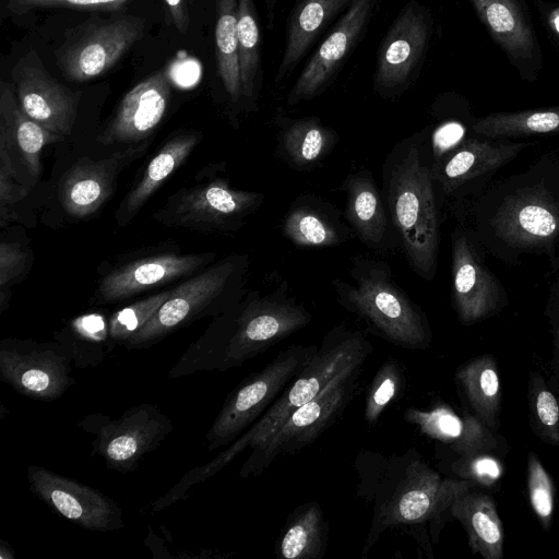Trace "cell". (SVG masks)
<instances>
[{"label":"cell","mask_w":559,"mask_h":559,"mask_svg":"<svg viewBox=\"0 0 559 559\" xmlns=\"http://www.w3.org/2000/svg\"><path fill=\"white\" fill-rule=\"evenodd\" d=\"M432 170L420 157L417 143L403 145L386 177V199L407 261L423 278L437 270L440 228Z\"/></svg>","instance_id":"5b68a950"},{"label":"cell","mask_w":559,"mask_h":559,"mask_svg":"<svg viewBox=\"0 0 559 559\" xmlns=\"http://www.w3.org/2000/svg\"><path fill=\"white\" fill-rule=\"evenodd\" d=\"M26 253L16 242L2 241L0 245V287L9 288L17 276L22 274L26 265Z\"/></svg>","instance_id":"f6af8a7d"},{"label":"cell","mask_w":559,"mask_h":559,"mask_svg":"<svg viewBox=\"0 0 559 559\" xmlns=\"http://www.w3.org/2000/svg\"><path fill=\"white\" fill-rule=\"evenodd\" d=\"M451 466L460 478L484 486H490L502 474V466L493 454L457 456Z\"/></svg>","instance_id":"ee69618b"},{"label":"cell","mask_w":559,"mask_h":559,"mask_svg":"<svg viewBox=\"0 0 559 559\" xmlns=\"http://www.w3.org/2000/svg\"><path fill=\"white\" fill-rule=\"evenodd\" d=\"M69 358L56 343L5 338L0 344L1 380L17 393L53 401L74 384Z\"/></svg>","instance_id":"4fadbf2b"},{"label":"cell","mask_w":559,"mask_h":559,"mask_svg":"<svg viewBox=\"0 0 559 559\" xmlns=\"http://www.w3.org/2000/svg\"><path fill=\"white\" fill-rule=\"evenodd\" d=\"M11 74L23 111L45 129L69 135L76 117L79 94L52 78L34 50L14 64Z\"/></svg>","instance_id":"ac0fdd59"},{"label":"cell","mask_w":559,"mask_h":559,"mask_svg":"<svg viewBox=\"0 0 559 559\" xmlns=\"http://www.w3.org/2000/svg\"><path fill=\"white\" fill-rule=\"evenodd\" d=\"M167 69L153 73L131 88L119 104L115 116L98 136L104 145L139 143L148 138L162 121L170 98Z\"/></svg>","instance_id":"7402d4cb"},{"label":"cell","mask_w":559,"mask_h":559,"mask_svg":"<svg viewBox=\"0 0 559 559\" xmlns=\"http://www.w3.org/2000/svg\"><path fill=\"white\" fill-rule=\"evenodd\" d=\"M283 234L301 248L333 247L344 241L337 223L323 211L307 204H294L284 222Z\"/></svg>","instance_id":"d590c367"},{"label":"cell","mask_w":559,"mask_h":559,"mask_svg":"<svg viewBox=\"0 0 559 559\" xmlns=\"http://www.w3.org/2000/svg\"><path fill=\"white\" fill-rule=\"evenodd\" d=\"M328 544V525L317 502L299 506L289 516L277 551L285 559H320Z\"/></svg>","instance_id":"4dcf8cb0"},{"label":"cell","mask_w":559,"mask_h":559,"mask_svg":"<svg viewBox=\"0 0 559 559\" xmlns=\"http://www.w3.org/2000/svg\"><path fill=\"white\" fill-rule=\"evenodd\" d=\"M532 144L510 139H466L436 166L433 178L447 194L455 193L489 179Z\"/></svg>","instance_id":"603a6c76"},{"label":"cell","mask_w":559,"mask_h":559,"mask_svg":"<svg viewBox=\"0 0 559 559\" xmlns=\"http://www.w3.org/2000/svg\"><path fill=\"white\" fill-rule=\"evenodd\" d=\"M234 272L235 263L225 259L171 289L154 317L124 344L126 348L151 347L197 319L228 310L221 298Z\"/></svg>","instance_id":"8fae6325"},{"label":"cell","mask_w":559,"mask_h":559,"mask_svg":"<svg viewBox=\"0 0 559 559\" xmlns=\"http://www.w3.org/2000/svg\"><path fill=\"white\" fill-rule=\"evenodd\" d=\"M472 131L488 139H514L559 133V105L492 112L476 118Z\"/></svg>","instance_id":"1f68e13d"},{"label":"cell","mask_w":559,"mask_h":559,"mask_svg":"<svg viewBox=\"0 0 559 559\" xmlns=\"http://www.w3.org/2000/svg\"><path fill=\"white\" fill-rule=\"evenodd\" d=\"M63 136L31 119L21 108L12 84H0V143L12 158H17L24 170L36 181L40 174V153L47 144Z\"/></svg>","instance_id":"d4e9b609"},{"label":"cell","mask_w":559,"mask_h":559,"mask_svg":"<svg viewBox=\"0 0 559 559\" xmlns=\"http://www.w3.org/2000/svg\"><path fill=\"white\" fill-rule=\"evenodd\" d=\"M527 401L533 432L545 443L559 448V392L538 369L530 370Z\"/></svg>","instance_id":"8d00e7d4"},{"label":"cell","mask_w":559,"mask_h":559,"mask_svg":"<svg viewBox=\"0 0 559 559\" xmlns=\"http://www.w3.org/2000/svg\"><path fill=\"white\" fill-rule=\"evenodd\" d=\"M544 314L548 320L552 336L551 376L559 383V275L550 286Z\"/></svg>","instance_id":"bcb514c9"},{"label":"cell","mask_w":559,"mask_h":559,"mask_svg":"<svg viewBox=\"0 0 559 559\" xmlns=\"http://www.w3.org/2000/svg\"><path fill=\"white\" fill-rule=\"evenodd\" d=\"M57 343L75 368L96 367L112 349L108 321L99 313L75 318Z\"/></svg>","instance_id":"d6a6232c"},{"label":"cell","mask_w":559,"mask_h":559,"mask_svg":"<svg viewBox=\"0 0 559 559\" xmlns=\"http://www.w3.org/2000/svg\"><path fill=\"white\" fill-rule=\"evenodd\" d=\"M404 419L418 430L449 447L457 456L493 454L506 450V442L471 412L457 413L445 403L429 408L409 407Z\"/></svg>","instance_id":"44dd1931"},{"label":"cell","mask_w":559,"mask_h":559,"mask_svg":"<svg viewBox=\"0 0 559 559\" xmlns=\"http://www.w3.org/2000/svg\"><path fill=\"white\" fill-rule=\"evenodd\" d=\"M527 495L531 508L545 531L552 524L555 487L549 473L535 452L527 454Z\"/></svg>","instance_id":"ab89813d"},{"label":"cell","mask_w":559,"mask_h":559,"mask_svg":"<svg viewBox=\"0 0 559 559\" xmlns=\"http://www.w3.org/2000/svg\"><path fill=\"white\" fill-rule=\"evenodd\" d=\"M215 56L217 73L235 104L242 99L237 41V0H215Z\"/></svg>","instance_id":"e575fe53"},{"label":"cell","mask_w":559,"mask_h":559,"mask_svg":"<svg viewBox=\"0 0 559 559\" xmlns=\"http://www.w3.org/2000/svg\"><path fill=\"white\" fill-rule=\"evenodd\" d=\"M173 23L180 34H186L189 27V12L186 0H165Z\"/></svg>","instance_id":"c3c4849f"},{"label":"cell","mask_w":559,"mask_h":559,"mask_svg":"<svg viewBox=\"0 0 559 559\" xmlns=\"http://www.w3.org/2000/svg\"><path fill=\"white\" fill-rule=\"evenodd\" d=\"M16 169L8 148L0 143V227H4L13 218L10 207L24 199L28 188L14 183Z\"/></svg>","instance_id":"7bdbcfd3"},{"label":"cell","mask_w":559,"mask_h":559,"mask_svg":"<svg viewBox=\"0 0 559 559\" xmlns=\"http://www.w3.org/2000/svg\"><path fill=\"white\" fill-rule=\"evenodd\" d=\"M144 28V21L134 15L88 24L57 50V64L69 81L96 79L142 38Z\"/></svg>","instance_id":"7c38bea8"},{"label":"cell","mask_w":559,"mask_h":559,"mask_svg":"<svg viewBox=\"0 0 559 559\" xmlns=\"http://www.w3.org/2000/svg\"><path fill=\"white\" fill-rule=\"evenodd\" d=\"M350 277L354 283L333 282L344 308L395 345L408 349H425L430 345L431 330L425 313L393 282L386 263L356 258Z\"/></svg>","instance_id":"8992f818"},{"label":"cell","mask_w":559,"mask_h":559,"mask_svg":"<svg viewBox=\"0 0 559 559\" xmlns=\"http://www.w3.org/2000/svg\"><path fill=\"white\" fill-rule=\"evenodd\" d=\"M466 230L496 259L515 264L559 245V153L488 186L471 203Z\"/></svg>","instance_id":"6da1fadb"},{"label":"cell","mask_w":559,"mask_h":559,"mask_svg":"<svg viewBox=\"0 0 559 559\" xmlns=\"http://www.w3.org/2000/svg\"><path fill=\"white\" fill-rule=\"evenodd\" d=\"M148 140L128 145L107 158L83 157L61 178L59 200L68 214L86 217L95 213L112 194L118 175L144 154Z\"/></svg>","instance_id":"ffe728a7"},{"label":"cell","mask_w":559,"mask_h":559,"mask_svg":"<svg viewBox=\"0 0 559 559\" xmlns=\"http://www.w3.org/2000/svg\"><path fill=\"white\" fill-rule=\"evenodd\" d=\"M200 139L199 132L183 131L160 147L150 160L140 181L121 202L116 215L120 226L129 223L153 193L183 164Z\"/></svg>","instance_id":"4316f807"},{"label":"cell","mask_w":559,"mask_h":559,"mask_svg":"<svg viewBox=\"0 0 559 559\" xmlns=\"http://www.w3.org/2000/svg\"><path fill=\"white\" fill-rule=\"evenodd\" d=\"M214 257V253H162L134 260L103 277L96 290V300L108 304L130 298L152 287L192 274Z\"/></svg>","instance_id":"cb8c5ba5"},{"label":"cell","mask_w":559,"mask_h":559,"mask_svg":"<svg viewBox=\"0 0 559 559\" xmlns=\"http://www.w3.org/2000/svg\"><path fill=\"white\" fill-rule=\"evenodd\" d=\"M79 427L95 436L92 454L120 473L132 472L147 453L156 450L173 431L170 418L157 405L143 403L118 419L103 414L85 416Z\"/></svg>","instance_id":"9c48e42d"},{"label":"cell","mask_w":559,"mask_h":559,"mask_svg":"<svg viewBox=\"0 0 559 559\" xmlns=\"http://www.w3.org/2000/svg\"><path fill=\"white\" fill-rule=\"evenodd\" d=\"M432 33L429 11L409 2L391 25L378 52L374 88L384 95L404 90L426 55Z\"/></svg>","instance_id":"9a60e30c"},{"label":"cell","mask_w":559,"mask_h":559,"mask_svg":"<svg viewBox=\"0 0 559 559\" xmlns=\"http://www.w3.org/2000/svg\"><path fill=\"white\" fill-rule=\"evenodd\" d=\"M171 290H165L115 312L108 320L109 338L112 347L116 344H126L136 334L157 312L168 299Z\"/></svg>","instance_id":"f35d334b"},{"label":"cell","mask_w":559,"mask_h":559,"mask_svg":"<svg viewBox=\"0 0 559 559\" xmlns=\"http://www.w3.org/2000/svg\"><path fill=\"white\" fill-rule=\"evenodd\" d=\"M345 217L359 239L380 248L388 233V218L371 174L360 170L347 177Z\"/></svg>","instance_id":"f546056e"},{"label":"cell","mask_w":559,"mask_h":559,"mask_svg":"<svg viewBox=\"0 0 559 559\" xmlns=\"http://www.w3.org/2000/svg\"><path fill=\"white\" fill-rule=\"evenodd\" d=\"M404 381L402 368L395 360H386L377 371L366 396L364 417L374 425L386 406L395 399Z\"/></svg>","instance_id":"60d3db41"},{"label":"cell","mask_w":559,"mask_h":559,"mask_svg":"<svg viewBox=\"0 0 559 559\" xmlns=\"http://www.w3.org/2000/svg\"><path fill=\"white\" fill-rule=\"evenodd\" d=\"M275 3H276V0H265L270 28H272L273 22L275 20V17H274L275 16Z\"/></svg>","instance_id":"f907efd6"},{"label":"cell","mask_w":559,"mask_h":559,"mask_svg":"<svg viewBox=\"0 0 559 559\" xmlns=\"http://www.w3.org/2000/svg\"><path fill=\"white\" fill-rule=\"evenodd\" d=\"M134 0H5V10L12 15H24L37 10L75 9L120 10Z\"/></svg>","instance_id":"b9f144b4"},{"label":"cell","mask_w":559,"mask_h":559,"mask_svg":"<svg viewBox=\"0 0 559 559\" xmlns=\"http://www.w3.org/2000/svg\"><path fill=\"white\" fill-rule=\"evenodd\" d=\"M549 40L559 53V2L534 0Z\"/></svg>","instance_id":"7dc6e473"},{"label":"cell","mask_w":559,"mask_h":559,"mask_svg":"<svg viewBox=\"0 0 559 559\" xmlns=\"http://www.w3.org/2000/svg\"><path fill=\"white\" fill-rule=\"evenodd\" d=\"M455 381L469 412L493 430L500 428L501 382L496 358L483 354L455 371Z\"/></svg>","instance_id":"83f0119b"},{"label":"cell","mask_w":559,"mask_h":559,"mask_svg":"<svg viewBox=\"0 0 559 559\" xmlns=\"http://www.w3.org/2000/svg\"><path fill=\"white\" fill-rule=\"evenodd\" d=\"M310 321L311 314L283 292L263 297L254 294L224 311L187 347L167 378L240 367Z\"/></svg>","instance_id":"3957f363"},{"label":"cell","mask_w":559,"mask_h":559,"mask_svg":"<svg viewBox=\"0 0 559 559\" xmlns=\"http://www.w3.org/2000/svg\"><path fill=\"white\" fill-rule=\"evenodd\" d=\"M468 1L520 78L535 82L544 68V55L526 1Z\"/></svg>","instance_id":"e0dca14e"},{"label":"cell","mask_w":559,"mask_h":559,"mask_svg":"<svg viewBox=\"0 0 559 559\" xmlns=\"http://www.w3.org/2000/svg\"><path fill=\"white\" fill-rule=\"evenodd\" d=\"M353 0H302L292 11L276 81L289 74L328 24Z\"/></svg>","instance_id":"f1b7e54d"},{"label":"cell","mask_w":559,"mask_h":559,"mask_svg":"<svg viewBox=\"0 0 559 559\" xmlns=\"http://www.w3.org/2000/svg\"><path fill=\"white\" fill-rule=\"evenodd\" d=\"M362 365L336 374L310 402L296 409L242 464L241 478L261 474L280 455L294 453L313 442L342 414L354 395Z\"/></svg>","instance_id":"ba28073f"},{"label":"cell","mask_w":559,"mask_h":559,"mask_svg":"<svg viewBox=\"0 0 559 559\" xmlns=\"http://www.w3.org/2000/svg\"><path fill=\"white\" fill-rule=\"evenodd\" d=\"M376 0H353L345 13L320 44L288 94V105L308 100L329 85L336 70L358 43Z\"/></svg>","instance_id":"d6986e66"},{"label":"cell","mask_w":559,"mask_h":559,"mask_svg":"<svg viewBox=\"0 0 559 559\" xmlns=\"http://www.w3.org/2000/svg\"><path fill=\"white\" fill-rule=\"evenodd\" d=\"M287 158L298 166H307L323 158L335 142L334 132L316 118L296 119L281 133Z\"/></svg>","instance_id":"74e56055"},{"label":"cell","mask_w":559,"mask_h":559,"mask_svg":"<svg viewBox=\"0 0 559 559\" xmlns=\"http://www.w3.org/2000/svg\"><path fill=\"white\" fill-rule=\"evenodd\" d=\"M358 495L371 506V522L362 552H368L388 530L417 532L428 526L437 543L454 500L477 484L442 478L420 455L365 451L357 455Z\"/></svg>","instance_id":"7a4b0ae2"},{"label":"cell","mask_w":559,"mask_h":559,"mask_svg":"<svg viewBox=\"0 0 559 559\" xmlns=\"http://www.w3.org/2000/svg\"><path fill=\"white\" fill-rule=\"evenodd\" d=\"M253 0H237V41L242 98L254 100L261 88V34Z\"/></svg>","instance_id":"836d02e7"},{"label":"cell","mask_w":559,"mask_h":559,"mask_svg":"<svg viewBox=\"0 0 559 559\" xmlns=\"http://www.w3.org/2000/svg\"><path fill=\"white\" fill-rule=\"evenodd\" d=\"M372 350L358 331L341 324L331 330L306 367L264 414L209 464L194 468L200 480L211 477L246 449H257L299 407L314 399L344 369L362 365Z\"/></svg>","instance_id":"277c9868"},{"label":"cell","mask_w":559,"mask_h":559,"mask_svg":"<svg viewBox=\"0 0 559 559\" xmlns=\"http://www.w3.org/2000/svg\"><path fill=\"white\" fill-rule=\"evenodd\" d=\"M316 345H292L261 370L250 373L226 397L205 436L212 452L234 442L272 405L317 353Z\"/></svg>","instance_id":"52a82bcc"},{"label":"cell","mask_w":559,"mask_h":559,"mask_svg":"<svg viewBox=\"0 0 559 559\" xmlns=\"http://www.w3.org/2000/svg\"><path fill=\"white\" fill-rule=\"evenodd\" d=\"M27 479L37 498L86 530L110 532L124 525L117 502L97 489L38 465L27 467Z\"/></svg>","instance_id":"2e32d148"},{"label":"cell","mask_w":559,"mask_h":559,"mask_svg":"<svg viewBox=\"0 0 559 559\" xmlns=\"http://www.w3.org/2000/svg\"><path fill=\"white\" fill-rule=\"evenodd\" d=\"M460 127L457 126H448L441 128L435 136V146L439 147L440 150H444L447 147V143H449V140H453L455 138L454 135L459 133Z\"/></svg>","instance_id":"681fc988"},{"label":"cell","mask_w":559,"mask_h":559,"mask_svg":"<svg viewBox=\"0 0 559 559\" xmlns=\"http://www.w3.org/2000/svg\"><path fill=\"white\" fill-rule=\"evenodd\" d=\"M264 195L233 189L225 178L198 183L174 194L155 217L166 225L201 231H231L257 210Z\"/></svg>","instance_id":"30bf717a"},{"label":"cell","mask_w":559,"mask_h":559,"mask_svg":"<svg viewBox=\"0 0 559 559\" xmlns=\"http://www.w3.org/2000/svg\"><path fill=\"white\" fill-rule=\"evenodd\" d=\"M473 489L454 500L451 518L462 524L473 554L484 559H501L504 531L496 502L491 496Z\"/></svg>","instance_id":"484cf974"},{"label":"cell","mask_w":559,"mask_h":559,"mask_svg":"<svg viewBox=\"0 0 559 559\" xmlns=\"http://www.w3.org/2000/svg\"><path fill=\"white\" fill-rule=\"evenodd\" d=\"M452 300L464 325L496 316L508 305V293L485 264L478 243L459 228L452 233Z\"/></svg>","instance_id":"5bb4252c"}]
</instances>
